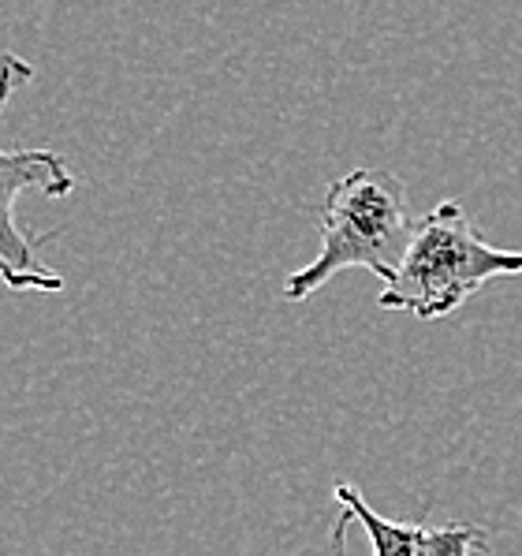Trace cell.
Returning a JSON list of instances; mask_svg holds the SVG:
<instances>
[{"label": "cell", "mask_w": 522, "mask_h": 556, "mask_svg": "<svg viewBox=\"0 0 522 556\" xmlns=\"http://www.w3.org/2000/svg\"><path fill=\"white\" fill-rule=\"evenodd\" d=\"M332 497L340 504L336 519V545H344V534L351 523L362 527V534L370 538L373 556H478L489 545V534L474 523H448V527H425V523H399V519H384L366 504L362 493L355 485L340 482L332 490Z\"/></svg>", "instance_id": "cell-4"}, {"label": "cell", "mask_w": 522, "mask_h": 556, "mask_svg": "<svg viewBox=\"0 0 522 556\" xmlns=\"http://www.w3.org/2000/svg\"><path fill=\"white\" fill-rule=\"evenodd\" d=\"M496 277H522V251L485 243L463 205L448 199L418 217L404 265L384 285L378 306L415 314L418 321H441Z\"/></svg>", "instance_id": "cell-2"}, {"label": "cell", "mask_w": 522, "mask_h": 556, "mask_svg": "<svg viewBox=\"0 0 522 556\" xmlns=\"http://www.w3.org/2000/svg\"><path fill=\"white\" fill-rule=\"evenodd\" d=\"M415 228L404 179L384 168H351L324 194L321 247L314 262L284 280V299L303 303L344 269H366L389 285L404 265Z\"/></svg>", "instance_id": "cell-1"}, {"label": "cell", "mask_w": 522, "mask_h": 556, "mask_svg": "<svg viewBox=\"0 0 522 556\" xmlns=\"http://www.w3.org/2000/svg\"><path fill=\"white\" fill-rule=\"evenodd\" d=\"M34 79V67L20 53H0V116H4L12 93L23 83ZM41 191L46 199H67L75 191V176L67 161L49 147L34 150H0V280L12 292L30 295H56L64 292V277L53 273L38 258V243H49V236L30 239L15 220V194Z\"/></svg>", "instance_id": "cell-3"}, {"label": "cell", "mask_w": 522, "mask_h": 556, "mask_svg": "<svg viewBox=\"0 0 522 556\" xmlns=\"http://www.w3.org/2000/svg\"><path fill=\"white\" fill-rule=\"evenodd\" d=\"M519 511H522V508H519Z\"/></svg>", "instance_id": "cell-5"}]
</instances>
